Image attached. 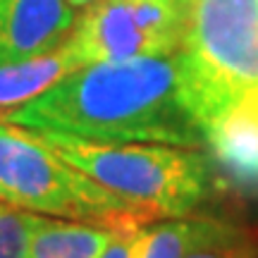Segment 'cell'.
I'll return each mask as SVG.
<instances>
[{
  "instance_id": "5bb4252c",
  "label": "cell",
  "mask_w": 258,
  "mask_h": 258,
  "mask_svg": "<svg viewBox=\"0 0 258 258\" xmlns=\"http://www.w3.org/2000/svg\"><path fill=\"white\" fill-rule=\"evenodd\" d=\"M70 3V8L74 10V12H79V10H84V8H89V5H93L96 0H67Z\"/></svg>"
},
{
  "instance_id": "7c38bea8",
  "label": "cell",
  "mask_w": 258,
  "mask_h": 258,
  "mask_svg": "<svg viewBox=\"0 0 258 258\" xmlns=\"http://www.w3.org/2000/svg\"><path fill=\"white\" fill-rule=\"evenodd\" d=\"M139 230H120L115 234V239L110 241V246L103 251L101 258H134V246H137Z\"/></svg>"
},
{
  "instance_id": "8992f818",
  "label": "cell",
  "mask_w": 258,
  "mask_h": 258,
  "mask_svg": "<svg viewBox=\"0 0 258 258\" xmlns=\"http://www.w3.org/2000/svg\"><path fill=\"white\" fill-rule=\"evenodd\" d=\"M74 19L67 0H0V64L57 50Z\"/></svg>"
},
{
  "instance_id": "30bf717a",
  "label": "cell",
  "mask_w": 258,
  "mask_h": 258,
  "mask_svg": "<svg viewBox=\"0 0 258 258\" xmlns=\"http://www.w3.org/2000/svg\"><path fill=\"white\" fill-rule=\"evenodd\" d=\"M120 230L41 215L31 237L29 258H101Z\"/></svg>"
},
{
  "instance_id": "7a4b0ae2",
  "label": "cell",
  "mask_w": 258,
  "mask_h": 258,
  "mask_svg": "<svg viewBox=\"0 0 258 258\" xmlns=\"http://www.w3.org/2000/svg\"><path fill=\"white\" fill-rule=\"evenodd\" d=\"M36 134L62 160L122 196L151 222L184 218L211 194L213 163L199 148L139 141L108 144L62 132Z\"/></svg>"
},
{
  "instance_id": "277c9868",
  "label": "cell",
  "mask_w": 258,
  "mask_h": 258,
  "mask_svg": "<svg viewBox=\"0 0 258 258\" xmlns=\"http://www.w3.org/2000/svg\"><path fill=\"white\" fill-rule=\"evenodd\" d=\"M186 89L206 132L258 86V0H189Z\"/></svg>"
},
{
  "instance_id": "8fae6325",
  "label": "cell",
  "mask_w": 258,
  "mask_h": 258,
  "mask_svg": "<svg viewBox=\"0 0 258 258\" xmlns=\"http://www.w3.org/2000/svg\"><path fill=\"white\" fill-rule=\"evenodd\" d=\"M38 213L0 201V258H29Z\"/></svg>"
},
{
  "instance_id": "52a82bcc",
  "label": "cell",
  "mask_w": 258,
  "mask_h": 258,
  "mask_svg": "<svg viewBox=\"0 0 258 258\" xmlns=\"http://www.w3.org/2000/svg\"><path fill=\"white\" fill-rule=\"evenodd\" d=\"M206 148L237 189L258 194V86L211 129Z\"/></svg>"
},
{
  "instance_id": "ba28073f",
  "label": "cell",
  "mask_w": 258,
  "mask_h": 258,
  "mask_svg": "<svg viewBox=\"0 0 258 258\" xmlns=\"http://www.w3.org/2000/svg\"><path fill=\"white\" fill-rule=\"evenodd\" d=\"M246 234L230 222L213 218H165L141 227L134 258H189L211 246L246 244Z\"/></svg>"
},
{
  "instance_id": "9c48e42d",
  "label": "cell",
  "mask_w": 258,
  "mask_h": 258,
  "mask_svg": "<svg viewBox=\"0 0 258 258\" xmlns=\"http://www.w3.org/2000/svg\"><path fill=\"white\" fill-rule=\"evenodd\" d=\"M79 67L82 62L67 48V43L46 55L0 64V120H5L12 110L48 91L53 84Z\"/></svg>"
},
{
  "instance_id": "6da1fadb",
  "label": "cell",
  "mask_w": 258,
  "mask_h": 258,
  "mask_svg": "<svg viewBox=\"0 0 258 258\" xmlns=\"http://www.w3.org/2000/svg\"><path fill=\"white\" fill-rule=\"evenodd\" d=\"M5 122L108 144L208 146V132L189 98L182 50L79 67Z\"/></svg>"
},
{
  "instance_id": "5b68a950",
  "label": "cell",
  "mask_w": 258,
  "mask_h": 258,
  "mask_svg": "<svg viewBox=\"0 0 258 258\" xmlns=\"http://www.w3.org/2000/svg\"><path fill=\"white\" fill-rule=\"evenodd\" d=\"M189 0H96L79 10L67 36L82 67L182 50Z\"/></svg>"
},
{
  "instance_id": "4fadbf2b",
  "label": "cell",
  "mask_w": 258,
  "mask_h": 258,
  "mask_svg": "<svg viewBox=\"0 0 258 258\" xmlns=\"http://www.w3.org/2000/svg\"><path fill=\"white\" fill-rule=\"evenodd\" d=\"M189 258H251V244H237V246H211L191 253Z\"/></svg>"
},
{
  "instance_id": "3957f363",
  "label": "cell",
  "mask_w": 258,
  "mask_h": 258,
  "mask_svg": "<svg viewBox=\"0 0 258 258\" xmlns=\"http://www.w3.org/2000/svg\"><path fill=\"white\" fill-rule=\"evenodd\" d=\"M0 201L110 230L151 225L122 196L57 156L36 132L0 120Z\"/></svg>"
}]
</instances>
